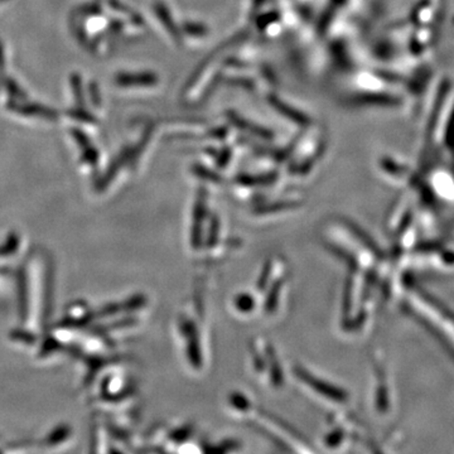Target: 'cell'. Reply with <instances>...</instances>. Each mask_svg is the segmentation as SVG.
<instances>
[{"label": "cell", "instance_id": "cell-1", "mask_svg": "<svg viewBox=\"0 0 454 454\" xmlns=\"http://www.w3.org/2000/svg\"><path fill=\"white\" fill-rule=\"evenodd\" d=\"M297 375L300 376L301 380L306 381L310 387L321 393L322 395L333 397V399H339V397L342 396L339 390L334 389L333 387H328V385H325V382L318 380L315 376H310L309 373L304 372V370H297Z\"/></svg>", "mask_w": 454, "mask_h": 454}]
</instances>
